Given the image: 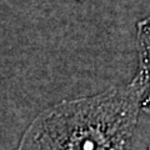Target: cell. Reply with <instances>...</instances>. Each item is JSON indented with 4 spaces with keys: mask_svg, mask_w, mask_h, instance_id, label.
I'll return each mask as SVG.
<instances>
[{
    "mask_svg": "<svg viewBox=\"0 0 150 150\" xmlns=\"http://www.w3.org/2000/svg\"><path fill=\"white\" fill-rule=\"evenodd\" d=\"M144 89L137 73L124 85L56 103L33 120L16 150H133Z\"/></svg>",
    "mask_w": 150,
    "mask_h": 150,
    "instance_id": "cell-1",
    "label": "cell"
},
{
    "mask_svg": "<svg viewBox=\"0 0 150 150\" xmlns=\"http://www.w3.org/2000/svg\"><path fill=\"white\" fill-rule=\"evenodd\" d=\"M149 150H150V148H149Z\"/></svg>",
    "mask_w": 150,
    "mask_h": 150,
    "instance_id": "cell-2",
    "label": "cell"
}]
</instances>
